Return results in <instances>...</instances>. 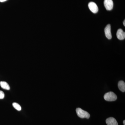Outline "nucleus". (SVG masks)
Wrapping results in <instances>:
<instances>
[{"mask_svg": "<svg viewBox=\"0 0 125 125\" xmlns=\"http://www.w3.org/2000/svg\"><path fill=\"white\" fill-rule=\"evenodd\" d=\"M76 111L78 116L80 118L88 119L90 117V115L88 112L84 111L80 108H76Z\"/></svg>", "mask_w": 125, "mask_h": 125, "instance_id": "f257e3e1", "label": "nucleus"}, {"mask_svg": "<svg viewBox=\"0 0 125 125\" xmlns=\"http://www.w3.org/2000/svg\"><path fill=\"white\" fill-rule=\"evenodd\" d=\"M104 98L107 101H114L117 99L116 94L113 92H109L105 94L104 96Z\"/></svg>", "mask_w": 125, "mask_h": 125, "instance_id": "f03ea898", "label": "nucleus"}, {"mask_svg": "<svg viewBox=\"0 0 125 125\" xmlns=\"http://www.w3.org/2000/svg\"><path fill=\"white\" fill-rule=\"evenodd\" d=\"M88 7L90 10L94 13H96L98 11V7L95 2H90L88 4Z\"/></svg>", "mask_w": 125, "mask_h": 125, "instance_id": "7ed1b4c3", "label": "nucleus"}, {"mask_svg": "<svg viewBox=\"0 0 125 125\" xmlns=\"http://www.w3.org/2000/svg\"><path fill=\"white\" fill-rule=\"evenodd\" d=\"M104 5L107 10H111L113 7V1L112 0H104Z\"/></svg>", "mask_w": 125, "mask_h": 125, "instance_id": "20e7f679", "label": "nucleus"}, {"mask_svg": "<svg viewBox=\"0 0 125 125\" xmlns=\"http://www.w3.org/2000/svg\"><path fill=\"white\" fill-rule=\"evenodd\" d=\"M105 36L108 39H111L112 36L111 32V25L110 24L107 25L105 27Z\"/></svg>", "mask_w": 125, "mask_h": 125, "instance_id": "39448f33", "label": "nucleus"}, {"mask_svg": "<svg viewBox=\"0 0 125 125\" xmlns=\"http://www.w3.org/2000/svg\"><path fill=\"white\" fill-rule=\"evenodd\" d=\"M117 37L120 40H124L125 38V33L123 30L120 29L117 30L116 33Z\"/></svg>", "mask_w": 125, "mask_h": 125, "instance_id": "423d86ee", "label": "nucleus"}, {"mask_svg": "<svg viewBox=\"0 0 125 125\" xmlns=\"http://www.w3.org/2000/svg\"><path fill=\"white\" fill-rule=\"evenodd\" d=\"M106 123L107 125H118L116 120L114 117H110L106 120Z\"/></svg>", "mask_w": 125, "mask_h": 125, "instance_id": "0eeeda50", "label": "nucleus"}, {"mask_svg": "<svg viewBox=\"0 0 125 125\" xmlns=\"http://www.w3.org/2000/svg\"><path fill=\"white\" fill-rule=\"evenodd\" d=\"M118 86L119 89L121 92H125V83L123 81H120L118 83Z\"/></svg>", "mask_w": 125, "mask_h": 125, "instance_id": "6e6552de", "label": "nucleus"}, {"mask_svg": "<svg viewBox=\"0 0 125 125\" xmlns=\"http://www.w3.org/2000/svg\"><path fill=\"white\" fill-rule=\"evenodd\" d=\"M0 85L2 88L4 89L9 90L10 89L9 84L5 81H1V82H0Z\"/></svg>", "mask_w": 125, "mask_h": 125, "instance_id": "1a4fd4ad", "label": "nucleus"}, {"mask_svg": "<svg viewBox=\"0 0 125 125\" xmlns=\"http://www.w3.org/2000/svg\"><path fill=\"white\" fill-rule=\"evenodd\" d=\"M13 107L18 111H20L21 110V107L20 105L16 103H14L13 104Z\"/></svg>", "mask_w": 125, "mask_h": 125, "instance_id": "9d476101", "label": "nucleus"}, {"mask_svg": "<svg viewBox=\"0 0 125 125\" xmlns=\"http://www.w3.org/2000/svg\"><path fill=\"white\" fill-rule=\"evenodd\" d=\"M5 94L4 92L0 90V99H3L4 98Z\"/></svg>", "mask_w": 125, "mask_h": 125, "instance_id": "9b49d317", "label": "nucleus"}, {"mask_svg": "<svg viewBox=\"0 0 125 125\" xmlns=\"http://www.w3.org/2000/svg\"><path fill=\"white\" fill-rule=\"evenodd\" d=\"M7 0H0V2H5V1H6Z\"/></svg>", "mask_w": 125, "mask_h": 125, "instance_id": "f8f14e48", "label": "nucleus"}, {"mask_svg": "<svg viewBox=\"0 0 125 125\" xmlns=\"http://www.w3.org/2000/svg\"><path fill=\"white\" fill-rule=\"evenodd\" d=\"M123 24L124 26H125V20H124V21H123Z\"/></svg>", "mask_w": 125, "mask_h": 125, "instance_id": "ddd939ff", "label": "nucleus"}, {"mask_svg": "<svg viewBox=\"0 0 125 125\" xmlns=\"http://www.w3.org/2000/svg\"><path fill=\"white\" fill-rule=\"evenodd\" d=\"M123 125H125V120L123 121Z\"/></svg>", "mask_w": 125, "mask_h": 125, "instance_id": "4468645a", "label": "nucleus"}]
</instances>
